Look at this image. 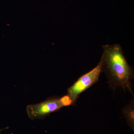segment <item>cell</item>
I'll return each instance as SVG.
<instances>
[{
  "label": "cell",
  "instance_id": "cell-2",
  "mask_svg": "<svg viewBox=\"0 0 134 134\" xmlns=\"http://www.w3.org/2000/svg\"><path fill=\"white\" fill-rule=\"evenodd\" d=\"M72 104L71 99L67 95L60 97H53L41 103L29 105L26 107V112L31 120L43 119L50 114Z\"/></svg>",
  "mask_w": 134,
  "mask_h": 134
},
{
  "label": "cell",
  "instance_id": "cell-4",
  "mask_svg": "<svg viewBox=\"0 0 134 134\" xmlns=\"http://www.w3.org/2000/svg\"><path fill=\"white\" fill-rule=\"evenodd\" d=\"M124 117L127 123L131 129L134 130V101H131L128 105L123 110Z\"/></svg>",
  "mask_w": 134,
  "mask_h": 134
},
{
  "label": "cell",
  "instance_id": "cell-5",
  "mask_svg": "<svg viewBox=\"0 0 134 134\" xmlns=\"http://www.w3.org/2000/svg\"><path fill=\"white\" fill-rule=\"evenodd\" d=\"M8 129L9 127H5L3 128L2 129H0V134H1L3 131L6 130Z\"/></svg>",
  "mask_w": 134,
  "mask_h": 134
},
{
  "label": "cell",
  "instance_id": "cell-1",
  "mask_svg": "<svg viewBox=\"0 0 134 134\" xmlns=\"http://www.w3.org/2000/svg\"><path fill=\"white\" fill-rule=\"evenodd\" d=\"M103 53L99 63L111 86L129 90L132 93L131 81L133 70L128 63L121 46L118 44L102 46Z\"/></svg>",
  "mask_w": 134,
  "mask_h": 134
},
{
  "label": "cell",
  "instance_id": "cell-3",
  "mask_svg": "<svg viewBox=\"0 0 134 134\" xmlns=\"http://www.w3.org/2000/svg\"><path fill=\"white\" fill-rule=\"evenodd\" d=\"M101 72V66L99 63L93 69L80 77L68 89L67 95L72 101V105L75 104L81 93L97 82Z\"/></svg>",
  "mask_w": 134,
  "mask_h": 134
}]
</instances>
